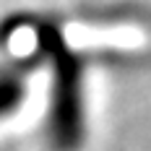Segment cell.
I'll use <instances>...</instances> for the list:
<instances>
[{
	"mask_svg": "<svg viewBox=\"0 0 151 151\" xmlns=\"http://www.w3.org/2000/svg\"><path fill=\"white\" fill-rule=\"evenodd\" d=\"M39 50L50 63V109H47V143L52 151H78L86 138V102L83 70L86 60L70 50L58 26H39Z\"/></svg>",
	"mask_w": 151,
	"mask_h": 151,
	"instance_id": "cell-1",
	"label": "cell"
},
{
	"mask_svg": "<svg viewBox=\"0 0 151 151\" xmlns=\"http://www.w3.org/2000/svg\"><path fill=\"white\" fill-rule=\"evenodd\" d=\"M34 68V60L13 63L0 68V120L13 115L26 96V76Z\"/></svg>",
	"mask_w": 151,
	"mask_h": 151,
	"instance_id": "cell-2",
	"label": "cell"
}]
</instances>
